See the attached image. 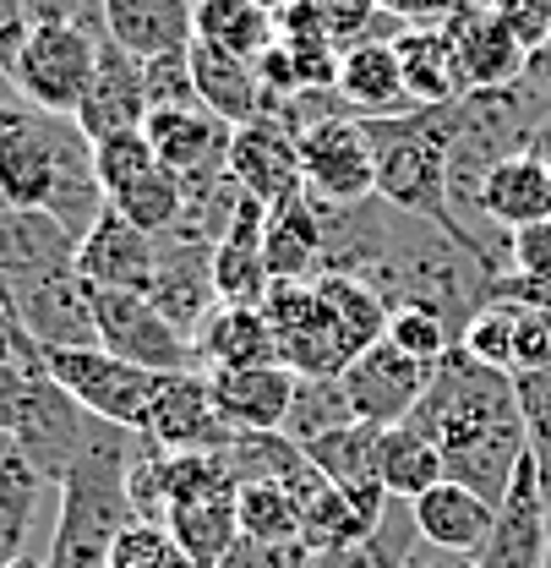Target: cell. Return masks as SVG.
I'll return each instance as SVG.
<instances>
[{
	"mask_svg": "<svg viewBox=\"0 0 551 568\" xmlns=\"http://www.w3.org/2000/svg\"><path fill=\"white\" fill-rule=\"evenodd\" d=\"M415 525H420L426 547H437V552H481L497 525V503H486L476 487L448 476L426 497H415Z\"/></svg>",
	"mask_w": 551,
	"mask_h": 568,
	"instance_id": "7402d4cb",
	"label": "cell"
},
{
	"mask_svg": "<svg viewBox=\"0 0 551 568\" xmlns=\"http://www.w3.org/2000/svg\"><path fill=\"white\" fill-rule=\"evenodd\" d=\"M323 252H328V230H323V203L312 192H295L289 203L268 209V274L274 280H317L323 274Z\"/></svg>",
	"mask_w": 551,
	"mask_h": 568,
	"instance_id": "603a6c76",
	"label": "cell"
},
{
	"mask_svg": "<svg viewBox=\"0 0 551 568\" xmlns=\"http://www.w3.org/2000/svg\"><path fill=\"white\" fill-rule=\"evenodd\" d=\"M0 203L50 213L76 241L110 209L88 132L71 115L33 110L17 88L11 99H0Z\"/></svg>",
	"mask_w": 551,
	"mask_h": 568,
	"instance_id": "6da1fadb",
	"label": "cell"
},
{
	"mask_svg": "<svg viewBox=\"0 0 551 568\" xmlns=\"http://www.w3.org/2000/svg\"><path fill=\"white\" fill-rule=\"evenodd\" d=\"M349 422H355V410H349L345 377H300V383H295V405H289L284 432H289L300 448H306V443H317L323 432L349 426Z\"/></svg>",
	"mask_w": 551,
	"mask_h": 568,
	"instance_id": "836d02e7",
	"label": "cell"
},
{
	"mask_svg": "<svg viewBox=\"0 0 551 568\" xmlns=\"http://www.w3.org/2000/svg\"><path fill=\"white\" fill-rule=\"evenodd\" d=\"M192 33L203 44H218L241 61H263L278 39V17L263 6V0H197L192 11Z\"/></svg>",
	"mask_w": 551,
	"mask_h": 568,
	"instance_id": "4316f807",
	"label": "cell"
},
{
	"mask_svg": "<svg viewBox=\"0 0 551 568\" xmlns=\"http://www.w3.org/2000/svg\"><path fill=\"white\" fill-rule=\"evenodd\" d=\"M71 121L88 132V142L147 126V88H142L137 55H126L115 39H104L99 71H93V82H88V93H82V104H76Z\"/></svg>",
	"mask_w": 551,
	"mask_h": 568,
	"instance_id": "e0dca14e",
	"label": "cell"
},
{
	"mask_svg": "<svg viewBox=\"0 0 551 568\" xmlns=\"http://www.w3.org/2000/svg\"><path fill=\"white\" fill-rule=\"evenodd\" d=\"M377 443H382V426H366V422H349L323 432L317 443H306V459L334 481V487H366L377 481Z\"/></svg>",
	"mask_w": 551,
	"mask_h": 568,
	"instance_id": "1f68e13d",
	"label": "cell"
},
{
	"mask_svg": "<svg viewBox=\"0 0 551 568\" xmlns=\"http://www.w3.org/2000/svg\"><path fill=\"white\" fill-rule=\"evenodd\" d=\"M541 568H551V530H547V564H541Z\"/></svg>",
	"mask_w": 551,
	"mask_h": 568,
	"instance_id": "f5cc1de1",
	"label": "cell"
},
{
	"mask_svg": "<svg viewBox=\"0 0 551 568\" xmlns=\"http://www.w3.org/2000/svg\"><path fill=\"white\" fill-rule=\"evenodd\" d=\"M306 568H382V564H377V552L360 541V547H339V552H312Z\"/></svg>",
	"mask_w": 551,
	"mask_h": 568,
	"instance_id": "c3c4849f",
	"label": "cell"
},
{
	"mask_svg": "<svg viewBox=\"0 0 551 568\" xmlns=\"http://www.w3.org/2000/svg\"><path fill=\"white\" fill-rule=\"evenodd\" d=\"M132 448L137 432L110 422L88 426V443L76 448L67 476L55 481V530H50V568H104L110 547L126 519H137L126 476H132Z\"/></svg>",
	"mask_w": 551,
	"mask_h": 568,
	"instance_id": "7a4b0ae2",
	"label": "cell"
},
{
	"mask_svg": "<svg viewBox=\"0 0 551 568\" xmlns=\"http://www.w3.org/2000/svg\"><path fill=\"white\" fill-rule=\"evenodd\" d=\"M110 209L121 213V219H132L137 230H147V235L164 241V235H175L181 219H186V181L170 175L164 164H153L147 175L126 181V186L110 197Z\"/></svg>",
	"mask_w": 551,
	"mask_h": 568,
	"instance_id": "4dcf8cb0",
	"label": "cell"
},
{
	"mask_svg": "<svg viewBox=\"0 0 551 568\" xmlns=\"http://www.w3.org/2000/svg\"><path fill=\"white\" fill-rule=\"evenodd\" d=\"M306 11L317 17V28L349 50V44H360V39H377V22H388L382 11H377V0H306ZM382 39H394V33H382Z\"/></svg>",
	"mask_w": 551,
	"mask_h": 568,
	"instance_id": "ab89813d",
	"label": "cell"
},
{
	"mask_svg": "<svg viewBox=\"0 0 551 568\" xmlns=\"http://www.w3.org/2000/svg\"><path fill=\"white\" fill-rule=\"evenodd\" d=\"M99 50H104V33L88 28V22H71V17H33V33L11 67V88L33 104V110H50V115H76L93 71H99Z\"/></svg>",
	"mask_w": 551,
	"mask_h": 568,
	"instance_id": "277c9868",
	"label": "cell"
},
{
	"mask_svg": "<svg viewBox=\"0 0 551 568\" xmlns=\"http://www.w3.org/2000/svg\"><path fill=\"white\" fill-rule=\"evenodd\" d=\"M377 481L388 487V497H426L437 481H448V459H442V448L426 437V432H415L410 422L405 426H388L382 432V443H377Z\"/></svg>",
	"mask_w": 551,
	"mask_h": 568,
	"instance_id": "83f0119b",
	"label": "cell"
},
{
	"mask_svg": "<svg viewBox=\"0 0 551 568\" xmlns=\"http://www.w3.org/2000/svg\"><path fill=\"white\" fill-rule=\"evenodd\" d=\"M399 50V67H405V82H410L415 104L431 110V104H453L465 99V71H459V55H453V39L448 28H399L394 39Z\"/></svg>",
	"mask_w": 551,
	"mask_h": 568,
	"instance_id": "484cf974",
	"label": "cell"
},
{
	"mask_svg": "<svg viewBox=\"0 0 551 568\" xmlns=\"http://www.w3.org/2000/svg\"><path fill=\"white\" fill-rule=\"evenodd\" d=\"M181 558V547H175V536H170V525H159V519H126L121 525V536H115V547H110V564L104 568H175Z\"/></svg>",
	"mask_w": 551,
	"mask_h": 568,
	"instance_id": "f35d334b",
	"label": "cell"
},
{
	"mask_svg": "<svg viewBox=\"0 0 551 568\" xmlns=\"http://www.w3.org/2000/svg\"><path fill=\"white\" fill-rule=\"evenodd\" d=\"M306 564H312L306 541H257V536H241L224 552L218 568H306Z\"/></svg>",
	"mask_w": 551,
	"mask_h": 568,
	"instance_id": "b9f144b4",
	"label": "cell"
},
{
	"mask_svg": "<svg viewBox=\"0 0 551 568\" xmlns=\"http://www.w3.org/2000/svg\"><path fill=\"white\" fill-rule=\"evenodd\" d=\"M263 6H268V11H278V6H284V0H263Z\"/></svg>",
	"mask_w": 551,
	"mask_h": 568,
	"instance_id": "db71d44e",
	"label": "cell"
},
{
	"mask_svg": "<svg viewBox=\"0 0 551 568\" xmlns=\"http://www.w3.org/2000/svg\"><path fill=\"white\" fill-rule=\"evenodd\" d=\"M448 39H453V55H459V71H465V88H519L524 71H530V44L519 39V28L491 6H459L448 22Z\"/></svg>",
	"mask_w": 551,
	"mask_h": 568,
	"instance_id": "7c38bea8",
	"label": "cell"
},
{
	"mask_svg": "<svg viewBox=\"0 0 551 568\" xmlns=\"http://www.w3.org/2000/svg\"><path fill=\"white\" fill-rule=\"evenodd\" d=\"M371 153H377V197L388 209L453 224V164H448V104L410 110L394 121H366Z\"/></svg>",
	"mask_w": 551,
	"mask_h": 568,
	"instance_id": "3957f363",
	"label": "cell"
},
{
	"mask_svg": "<svg viewBox=\"0 0 551 568\" xmlns=\"http://www.w3.org/2000/svg\"><path fill=\"white\" fill-rule=\"evenodd\" d=\"M39 361L88 416L126 426V432L147 426V410H153V394H159L164 372L132 366L104 345H50V351H39Z\"/></svg>",
	"mask_w": 551,
	"mask_h": 568,
	"instance_id": "5b68a950",
	"label": "cell"
},
{
	"mask_svg": "<svg viewBox=\"0 0 551 568\" xmlns=\"http://www.w3.org/2000/svg\"><path fill=\"white\" fill-rule=\"evenodd\" d=\"M519 280H551V219H535L513 230V268Z\"/></svg>",
	"mask_w": 551,
	"mask_h": 568,
	"instance_id": "ee69618b",
	"label": "cell"
},
{
	"mask_svg": "<svg viewBox=\"0 0 551 568\" xmlns=\"http://www.w3.org/2000/svg\"><path fill=\"white\" fill-rule=\"evenodd\" d=\"M28 33H33V6L28 0H0V77H11Z\"/></svg>",
	"mask_w": 551,
	"mask_h": 568,
	"instance_id": "f6af8a7d",
	"label": "cell"
},
{
	"mask_svg": "<svg viewBox=\"0 0 551 568\" xmlns=\"http://www.w3.org/2000/svg\"><path fill=\"white\" fill-rule=\"evenodd\" d=\"M142 88H147V115L159 110H197V77H192V44L142 61Z\"/></svg>",
	"mask_w": 551,
	"mask_h": 568,
	"instance_id": "74e56055",
	"label": "cell"
},
{
	"mask_svg": "<svg viewBox=\"0 0 551 568\" xmlns=\"http://www.w3.org/2000/svg\"><path fill=\"white\" fill-rule=\"evenodd\" d=\"M229 138H235V126L218 121L203 104L197 110H159V115H147V142H153L159 164L170 175H181V181L224 170L229 164Z\"/></svg>",
	"mask_w": 551,
	"mask_h": 568,
	"instance_id": "44dd1931",
	"label": "cell"
},
{
	"mask_svg": "<svg viewBox=\"0 0 551 568\" xmlns=\"http://www.w3.org/2000/svg\"><path fill=\"white\" fill-rule=\"evenodd\" d=\"M263 241H268V203L246 197L241 213L229 219V230L218 235V246H213V284H218V301H229V306H263V301H268L274 274H268Z\"/></svg>",
	"mask_w": 551,
	"mask_h": 568,
	"instance_id": "d6986e66",
	"label": "cell"
},
{
	"mask_svg": "<svg viewBox=\"0 0 551 568\" xmlns=\"http://www.w3.org/2000/svg\"><path fill=\"white\" fill-rule=\"evenodd\" d=\"M513 388H519V416H524L530 454L541 459V470H547V481H551V366H541V372H519Z\"/></svg>",
	"mask_w": 551,
	"mask_h": 568,
	"instance_id": "60d3db41",
	"label": "cell"
},
{
	"mask_svg": "<svg viewBox=\"0 0 551 568\" xmlns=\"http://www.w3.org/2000/svg\"><path fill=\"white\" fill-rule=\"evenodd\" d=\"M6 568H50V552H17Z\"/></svg>",
	"mask_w": 551,
	"mask_h": 568,
	"instance_id": "f907efd6",
	"label": "cell"
},
{
	"mask_svg": "<svg viewBox=\"0 0 551 568\" xmlns=\"http://www.w3.org/2000/svg\"><path fill=\"white\" fill-rule=\"evenodd\" d=\"M229 170L235 181L246 186V197L257 203H289L295 192H306V175H300V132L278 115H257L246 126H235L229 138Z\"/></svg>",
	"mask_w": 551,
	"mask_h": 568,
	"instance_id": "4fadbf2b",
	"label": "cell"
},
{
	"mask_svg": "<svg viewBox=\"0 0 551 568\" xmlns=\"http://www.w3.org/2000/svg\"><path fill=\"white\" fill-rule=\"evenodd\" d=\"M465 0H377L382 17H394L399 28H442Z\"/></svg>",
	"mask_w": 551,
	"mask_h": 568,
	"instance_id": "bcb514c9",
	"label": "cell"
},
{
	"mask_svg": "<svg viewBox=\"0 0 551 568\" xmlns=\"http://www.w3.org/2000/svg\"><path fill=\"white\" fill-rule=\"evenodd\" d=\"M159 257H164V241L137 230L115 209L99 213V224L76 241V274L93 290H142L147 295L159 280Z\"/></svg>",
	"mask_w": 551,
	"mask_h": 568,
	"instance_id": "5bb4252c",
	"label": "cell"
},
{
	"mask_svg": "<svg viewBox=\"0 0 551 568\" xmlns=\"http://www.w3.org/2000/svg\"><path fill=\"white\" fill-rule=\"evenodd\" d=\"M371 530H366V519L355 514V503H349L323 470L306 481V525H300V541H306V552H339V547H360Z\"/></svg>",
	"mask_w": 551,
	"mask_h": 568,
	"instance_id": "d6a6232c",
	"label": "cell"
},
{
	"mask_svg": "<svg viewBox=\"0 0 551 568\" xmlns=\"http://www.w3.org/2000/svg\"><path fill=\"white\" fill-rule=\"evenodd\" d=\"M300 175L306 192L323 203L355 209L366 197H377V153H371V132L360 115H323L300 132Z\"/></svg>",
	"mask_w": 551,
	"mask_h": 568,
	"instance_id": "ba28073f",
	"label": "cell"
},
{
	"mask_svg": "<svg viewBox=\"0 0 551 568\" xmlns=\"http://www.w3.org/2000/svg\"><path fill=\"white\" fill-rule=\"evenodd\" d=\"M547 530H551V481L541 470V459L524 454L508 497L497 503L491 541L476 558H481V568H541L547 564Z\"/></svg>",
	"mask_w": 551,
	"mask_h": 568,
	"instance_id": "8fae6325",
	"label": "cell"
},
{
	"mask_svg": "<svg viewBox=\"0 0 551 568\" xmlns=\"http://www.w3.org/2000/svg\"><path fill=\"white\" fill-rule=\"evenodd\" d=\"M192 351H197V366H203V372L268 366V361H278L274 328H268L263 306H229V301H218V306H213V317L197 328Z\"/></svg>",
	"mask_w": 551,
	"mask_h": 568,
	"instance_id": "d4e9b609",
	"label": "cell"
},
{
	"mask_svg": "<svg viewBox=\"0 0 551 568\" xmlns=\"http://www.w3.org/2000/svg\"><path fill=\"white\" fill-rule=\"evenodd\" d=\"M551 366V312L519 306V334H513V377Z\"/></svg>",
	"mask_w": 551,
	"mask_h": 568,
	"instance_id": "7bdbcfd3",
	"label": "cell"
},
{
	"mask_svg": "<svg viewBox=\"0 0 551 568\" xmlns=\"http://www.w3.org/2000/svg\"><path fill=\"white\" fill-rule=\"evenodd\" d=\"M513 334H519V306L513 301H486L481 312L465 323L459 351L476 355L481 366H497V372L513 377Z\"/></svg>",
	"mask_w": 551,
	"mask_h": 568,
	"instance_id": "e575fe53",
	"label": "cell"
},
{
	"mask_svg": "<svg viewBox=\"0 0 551 568\" xmlns=\"http://www.w3.org/2000/svg\"><path fill=\"white\" fill-rule=\"evenodd\" d=\"M317 290H323L328 317H334L339 334H345L349 355H360V351H371V345L388 339L394 306H388V295H382L371 280H360V274H317Z\"/></svg>",
	"mask_w": 551,
	"mask_h": 568,
	"instance_id": "f1b7e54d",
	"label": "cell"
},
{
	"mask_svg": "<svg viewBox=\"0 0 551 568\" xmlns=\"http://www.w3.org/2000/svg\"><path fill=\"white\" fill-rule=\"evenodd\" d=\"M491 301H513V306L551 312V280H519V274H502V280L491 284Z\"/></svg>",
	"mask_w": 551,
	"mask_h": 568,
	"instance_id": "7dc6e473",
	"label": "cell"
},
{
	"mask_svg": "<svg viewBox=\"0 0 551 568\" xmlns=\"http://www.w3.org/2000/svg\"><path fill=\"white\" fill-rule=\"evenodd\" d=\"M192 77H197L203 110H213L229 126H246V121H257L268 110V88H263L257 67L241 61V55H229V50H218V44L192 39Z\"/></svg>",
	"mask_w": 551,
	"mask_h": 568,
	"instance_id": "cb8c5ba5",
	"label": "cell"
},
{
	"mask_svg": "<svg viewBox=\"0 0 551 568\" xmlns=\"http://www.w3.org/2000/svg\"><path fill=\"white\" fill-rule=\"evenodd\" d=\"M88 301H93V334L104 351H115L132 366H147V372H203L192 339L153 306V295L88 284Z\"/></svg>",
	"mask_w": 551,
	"mask_h": 568,
	"instance_id": "8992f818",
	"label": "cell"
},
{
	"mask_svg": "<svg viewBox=\"0 0 551 568\" xmlns=\"http://www.w3.org/2000/svg\"><path fill=\"white\" fill-rule=\"evenodd\" d=\"M137 437L170 448V454H229V443L241 432L218 416L207 372H164L159 394H153V410H147V426Z\"/></svg>",
	"mask_w": 551,
	"mask_h": 568,
	"instance_id": "9c48e42d",
	"label": "cell"
},
{
	"mask_svg": "<svg viewBox=\"0 0 551 568\" xmlns=\"http://www.w3.org/2000/svg\"><path fill=\"white\" fill-rule=\"evenodd\" d=\"M394 39H399V33H394ZM394 39L377 33V39H360V44H349L345 55H339L334 93H339V104H345L349 115H360V121H394V115L420 110L410 82H405Z\"/></svg>",
	"mask_w": 551,
	"mask_h": 568,
	"instance_id": "9a60e30c",
	"label": "cell"
},
{
	"mask_svg": "<svg viewBox=\"0 0 551 568\" xmlns=\"http://www.w3.org/2000/svg\"><path fill=\"white\" fill-rule=\"evenodd\" d=\"M415 568H481V558L476 552H437V547H426L415 558Z\"/></svg>",
	"mask_w": 551,
	"mask_h": 568,
	"instance_id": "681fc988",
	"label": "cell"
},
{
	"mask_svg": "<svg viewBox=\"0 0 551 568\" xmlns=\"http://www.w3.org/2000/svg\"><path fill=\"white\" fill-rule=\"evenodd\" d=\"M159 164L153 142H147V126H132V132H115V138H99L93 142V170H99V186L104 197H115L126 181H137Z\"/></svg>",
	"mask_w": 551,
	"mask_h": 568,
	"instance_id": "8d00e7d4",
	"label": "cell"
},
{
	"mask_svg": "<svg viewBox=\"0 0 551 568\" xmlns=\"http://www.w3.org/2000/svg\"><path fill=\"white\" fill-rule=\"evenodd\" d=\"M535 153H547V164H551V121L535 132Z\"/></svg>",
	"mask_w": 551,
	"mask_h": 568,
	"instance_id": "816d5d0a",
	"label": "cell"
},
{
	"mask_svg": "<svg viewBox=\"0 0 551 568\" xmlns=\"http://www.w3.org/2000/svg\"><path fill=\"white\" fill-rule=\"evenodd\" d=\"M207 383H213V405H218V416L235 426V432H284L300 372H289L284 361H268V366L207 372Z\"/></svg>",
	"mask_w": 551,
	"mask_h": 568,
	"instance_id": "ac0fdd59",
	"label": "cell"
},
{
	"mask_svg": "<svg viewBox=\"0 0 551 568\" xmlns=\"http://www.w3.org/2000/svg\"><path fill=\"white\" fill-rule=\"evenodd\" d=\"M153 306L186 334L197 339L213 306H218V284H213V246L192 235H164V257H159V280H153Z\"/></svg>",
	"mask_w": 551,
	"mask_h": 568,
	"instance_id": "2e32d148",
	"label": "cell"
},
{
	"mask_svg": "<svg viewBox=\"0 0 551 568\" xmlns=\"http://www.w3.org/2000/svg\"><path fill=\"white\" fill-rule=\"evenodd\" d=\"M317 476L300 470L295 481H241V536L257 541H300L306 525V481Z\"/></svg>",
	"mask_w": 551,
	"mask_h": 568,
	"instance_id": "f546056e",
	"label": "cell"
},
{
	"mask_svg": "<svg viewBox=\"0 0 551 568\" xmlns=\"http://www.w3.org/2000/svg\"><path fill=\"white\" fill-rule=\"evenodd\" d=\"M263 317L274 328L278 361L289 372H300V377H339L355 361L345 334H339V323L323 306L317 280H274L268 301H263Z\"/></svg>",
	"mask_w": 551,
	"mask_h": 568,
	"instance_id": "52a82bcc",
	"label": "cell"
},
{
	"mask_svg": "<svg viewBox=\"0 0 551 568\" xmlns=\"http://www.w3.org/2000/svg\"><path fill=\"white\" fill-rule=\"evenodd\" d=\"M388 339H394L405 355L426 361V366H437L448 351H459V328H453L442 312H431V306H394Z\"/></svg>",
	"mask_w": 551,
	"mask_h": 568,
	"instance_id": "d590c367",
	"label": "cell"
},
{
	"mask_svg": "<svg viewBox=\"0 0 551 568\" xmlns=\"http://www.w3.org/2000/svg\"><path fill=\"white\" fill-rule=\"evenodd\" d=\"M192 11H197V0H99L104 39H115L137 61L186 50L197 39L192 33Z\"/></svg>",
	"mask_w": 551,
	"mask_h": 568,
	"instance_id": "ffe728a7",
	"label": "cell"
},
{
	"mask_svg": "<svg viewBox=\"0 0 551 568\" xmlns=\"http://www.w3.org/2000/svg\"><path fill=\"white\" fill-rule=\"evenodd\" d=\"M431 372H437V366H426V361H415V355L399 351L394 339H382V345H371V351L355 355L339 377H345L355 422L388 432V426L410 422V410L420 405V394L431 388Z\"/></svg>",
	"mask_w": 551,
	"mask_h": 568,
	"instance_id": "30bf717a",
	"label": "cell"
}]
</instances>
